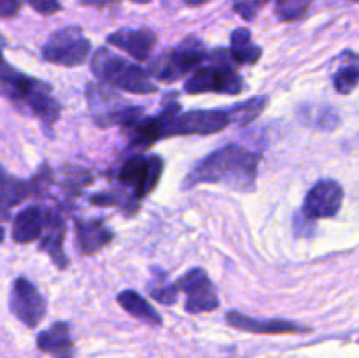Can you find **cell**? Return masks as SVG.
Wrapping results in <instances>:
<instances>
[{
	"label": "cell",
	"mask_w": 359,
	"mask_h": 358,
	"mask_svg": "<svg viewBox=\"0 0 359 358\" xmlns=\"http://www.w3.org/2000/svg\"><path fill=\"white\" fill-rule=\"evenodd\" d=\"M259 160V153L249 151L238 144H228L196 161L195 167L186 175L182 188L188 190L202 183H210L223 185L235 192H255Z\"/></svg>",
	"instance_id": "cell-1"
},
{
	"label": "cell",
	"mask_w": 359,
	"mask_h": 358,
	"mask_svg": "<svg viewBox=\"0 0 359 358\" xmlns=\"http://www.w3.org/2000/svg\"><path fill=\"white\" fill-rule=\"evenodd\" d=\"M4 97L9 98L18 111H25L27 114L37 118L46 128H51L60 118V102L53 97V88L46 81L25 76L23 72L4 62L2 76Z\"/></svg>",
	"instance_id": "cell-2"
},
{
	"label": "cell",
	"mask_w": 359,
	"mask_h": 358,
	"mask_svg": "<svg viewBox=\"0 0 359 358\" xmlns=\"http://www.w3.org/2000/svg\"><path fill=\"white\" fill-rule=\"evenodd\" d=\"M170 93L163 100L161 111L158 116L165 126V137L175 135H210L226 128L233 121L230 107L221 109H193V111L181 112V105L177 104Z\"/></svg>",
	"instance_id": "cell-3"
},
{
	"label": "cell",
	"mask_w": 359,
	"mask_h": 358,
	"mask_svg": "<svg viewBox=\"0 0 359 358\" xmlns=\"http://www.w3.org/2000/svg\"><path fill=\"white\" fill-rule=\"evenodd\" d=\"M91 72L100 83L135 95L156 93L158 86L142 67L118 56L107 48H98L91 58Z\"/></svg>",
	"instance_id": "cell-4"
},
{
	"label": "cell",
	"mask_w": 359,
	"mask_h": 358,
	"mask_svg": "<svg viewBox=\"0 0 359 358\" xmlns=\"http://www.w3.org/2000/svg\"><path fill=\"white\" fill-rule=\"evenodd\" d=\"M228 58H231V55H226V51H223V49H216L212 53L210 65L196 69L193 76L186 81V93L241 95L242 90H244V83H242V77L230 65Z\"/></svg>",
	"instance_id": "cell-5"
},
{
	"label": "cell",
	"mask_w": 359,
	"mask_h": 358,
	"mask_svg": "<svg viewBox=\"0 0 359 358\" xmlns=\"http://www.w3.org/2000/svg\"><path fill=\"white\" fill-rule=\"evenodd\" d=\"M86 100L93 123L100 128L125 126L144 116V109L132 105L121 95L114 93L100 83H90L86 88Z\"/></svg>",
	"instance_id": "cell-6"
},
{
	"label": "cell",
	"mask_w": 359,
	"mask_h": 358,
	"mask_svg": "<svg viewBox=\"0 0 359 358\" xmlns=\"http://www.w3.org/2000/svg\"><path fill=\"white\" fill-rule=\"evenodd\" d=\"M207 58L205 46L196 37H188L175 48L163 51L149 63L147 72L151 77L163 83H174L181 77L188 76L191 70L200 69L203 60Z\"/></svg>",
	"instance_id": "cell-7"
},
{
	"label": "cell",
	"mask_w": 359,
	"mask_h": 358,
	"mask_svg": "<svg viewBox=\"0 0 359 358\" xmlns=\"http://www.w3.org/2000/svg\"><path fill=\"white\" fill-rule=\"evenodd\" d=\"M91 51V42L79 27H65L49 35L42 46V58L62 67H77L84 63Z\"/></svg>",
	"instance_id": "cell-8"
},
{
	"label": "cell",
	"mask_w": 359,
	"mask_h": 358,
	"mask_svg": "<svg viewBox=\"0 0 359 358\" xmlns=\"http://www.w3.org/2000/svg\"><path fill=\"white\" fill-rule=\"evenodd\" d=\"M163 168V158L158 154H137L121 165L118 171V183L142 200L156 188Z\"/></svg>",
	"instance_id": "cell-9"
},
{
	"label": "cell",
	"mask_w": 359,
	"mask_h": 358,
	"mask_svg": "<svg viewBox=\"0 0 359 358\" xmlns=\"http://www.w3.org/2000/svg\"><path fill=\"white\" fill-rule=\"evenodd\" d=\"M177 286L186 295L184 309L189 314L214 311L219 305L214 284L203 269H191L177 281Z\"/></svg>",
	"instance_id": "cell-10"
},
{
	"label": "cell",
	"mask_w": 359,
	"mask_h": 358,
	"mask_svg": "<svg viewBox=\"0 0 359 358\" xmlns=\"http://www.w3.org/2000/svg\"><path fill=\"white\" fill-rule=\"evenodd\" d=\"M11 312L28 329H34L46 316V300L37 288L27 279L18 277L11 288Z\"/></svg>",
	"instance_id": "cell-11"
},
{
	"label": "cell",
	"mask_w": 359,
	"mask_h": 358,
	"mask_svg": "<svg viewBox=\"0 0 359 358\" xmlns=\"http://www.w3.org/2000/svg\"><path fill=\"white\" fill-rule=\"evenodd\" d=\"M344 200V188L333 179H321L307 193L304 214L309 220H325L339 214Z\"/></svg>",
	"instance_id": "cell-12"
},
{
	"label": "cell",
	"mask_w": 359,
	"mask_h": 358,
	"mask_svg": "<svg viewBox=\"0 0 359 358\" xmlns=\"http://www.w3.org/2000/svg\"><path fill=\"white\" fill-rule=\"evenodd\" d=\"M65 220H63L62 213L56 209L46 211V221L44 230H42L41 244L39 249L49 255L58 269H67L69 265V256L63 251V239H65Z\"/></svg>",
	"instance_id": "cell-13"
},
{
	"label": "cell",
	"mask_w": 359,
	"mask_h": 358,
	"mask_svg": "<svg viewBox=\"0 0 359 358\" xmlns=\"http://www.w3.org/2000/svg\"><path fill=\"white\" fill-rule=\"evenodd\" d=\"M107 42L132 58L146 62L156 46V34L149 28H121L107 37Z\"/></svg>",
	"instance_id": "cell-14"
},
{
	"label": "cell",
	"mask_w": 359,
	"mask_h": 358,
	"mask_svg": "<svg viewBox=\"0 0 359 358\" xmlns=\"http://www.w3.org/2000/svg\"><path fill=\"white\" fill-rule=\"evenodd\" d=\"M226 321L233 329L252 333H305L311 330L309 326L294 321H287V319H258L242 314L238 311L228 312Z\"/></svg>",
	"instance_id": "cell-15"
},
{
	"label": "cell",
	"mask_w": 359,
	"mask_h": 358,
	"mask_svg": "<svg viewBox=\"0 0 359 358\" xmlns=\"http://www.w3.org/2000/svg\"><path fill=\"white\" fill-rule=\"evenodd\" d=\"M114 234L102 220H76V241L81 255H93L109 244Z\"/></svg>",
	"instance_id": "cell-16"
},
{
	"label": "cell",
	"mask_w": 359,
	"mask_h": 358,
	"mask_svg": "<svg viewBox=\"0 0 359 358\" xmlns=\"http://www.w3.org/2000/svg\"><path fill=\"white\" fill-rule=\"evenodd\" d=\"M37 347L53 358H74V340L69 323L58 321L39 333Z\"/></svg>",
	"instance_id": "cell-17"
},
{
	"label": "cell",
	"mask_w": 359,
	"mask_h": 358,
	"mask_svg": "<svg viewBox=\"0 0 359 358\" xmlns=\"http://www.w3.org/2000/svg\"><path fill=\"white\" fill-rule=\"evenodd\" d=\"M132 144L139 150H147L165 137V126L160 116H140L135 121L121 126Z\"/></svg>",
	"instance_id": "cell-18"
},
{
	"label": "cell",
	"mask_w": 359,
	"mask_h": 358,
	"mask_svg": "<svg viewBox=\"0 0 359 358\" xmlns=\"http://www.w3.org/2000/svg\"><path fill=\"white\" fill-rule=\"evenodd\" d=\"M46 211L39 206H28L13 218V241L28 244L37 241L44 230Z\"/></svg>",
	"instance_id": "cell-19"
},
{
	"label": "cell",
	"mask_w": 359,
	"mask_h": 358,
	"mask_svg": "<svg viewBox=\"0 0 359 358\" xmlns=\"http://www.w3.org/2000/svg\"><path fill=\"white\" fill-rule=\"evenodd\" d=\"M359 84V55L344 51L339 56V67L333 72V86L340 95H349Z\"/></svg>",
	"instance_id": "cell-20"
},
{
	"label": "cell",
	"mask_w": 359,
	"mask_h": 358,
	"mask_svg": "<svg viewBox=\"0 0 359 358\" xmlns=\"http://www.w3.org/2000/svg\"><path fill=\"white\" fill-rule=\"evenodd\" d=\"M230 55L238 65H255L262 58V48L252 42L251 32L248 28H237L231 32Z\"/></svg>",
	"instance_id": "cell-21"
},
{
	"label": "cell",
	"mask_w": 359,
	"mask_h": 358,
	"mask_svg": "<svg viewBox=\"0 0 359 358\" xmlns=\"http://www.w3.org/2000/svg\"><path fill=\"white\" fill-rule=\"evenodd\" d=\"M118 302L128 314L151 326L161 325V316L149 302L140 297L135 290H125L118 295Z\"/></svg>",
	"instance_id": "cell-22"
},
{
	"label": "cell",
	"mask_w": 359,
	"mask_h": 358,
	"mask_svg": "<svg viewBox=\"0 0 359 358\" xmlns=\"http://www.w3.org/2000/svg\"><path fill=\"white\" fill-rule=\"evenodd\" d=\"M90 202L93 206L100 207H116V209L121 211L125 216H133V214L139 213L140 209V199H137L130 190L126 188H116L109 190V192L97 193V195L90 197Z\"/></svg>",
	"instance_id": "cell-23"
},
{
	"label": "cell",
	"mask_w": 359,
	"mask_h": 358,
	"mask_svg": "<svg viewBox=\"0 0 359 358\" xmlns=\"http://www.w3.org/2000/svg\"><path fill=\"white\" fill-rule=\"evenodd\" d=\"M30 195H34V190H32L30 181H23V179L13 178V175L6 174L4 172V181H2V211L4 218H7V211L13 206L23 202L25 199H28Z\"/></svg>",
	"instance_id": "cell-24"
},
{
	"label": "cell",
	"mask_w": 359,
	"mask_h": 358,
	"mask_svg": "<svg viewBox=\"0 0 359 358\" xmlns=\"http://www.w3.org/2000/svg\"><path fill=\"white\" fill-rule=\"evenodd\" d=\"M300 118L318 130H335L340 125V116L330 105H307L300 111Z\"/></svg>",
	"instance_id": "cell-25"
},
{
	"label": "cell",
	"mask_w": 359,
	"mask_h": 358,
	"mask_svg": "<svg viewBox=\"0 0 359 358\" xmlns=\"http://www.w3.org/2000/svg\"><path fill=\"white\" fill-rule=\"evenodd\" d=\"M266 104H269L266 97H255L237 105H231L230 109L231 114H233V121L238 123V125H248V123H251L252 119L262 114Z\"/></svg>",
	"instance_id": "cell-26"
},
{
	"label": "cell",
	"mask_w": 359,
	"mask_h": 358,
	"mask_svg": "<svg viewBox=\"0 0 359 358\" xmlns=\"http://www.w3.org/2000/svg\"><path fill=\"white\" fill-rule=\"evenodd\" d=\"M312 0H277L276 13L280 21L300 20L311 7Z\"/></svg>",
	"instance_id": "cell-27"
},
{
	"label": "cell",
	"mask_w": 359,
	"mask_h": 358,
	"mask_svg": "<svg viewBox=\"0 0 359 358\" xmlns=\"http://www.w3.org/2000/svg\"><path fill=\"white\" fill-rule=\"evenodd\" d=\"M179 286L177 283L170 284L165 281V277H156V283L149 284V295L154 298V300L161 302V304H174L177 300V295H179Z\"/></svg>",
	"instance_id": "cell-28"
},
{
	"label": "cell",
	"mask_w": 359,
	"mask_h": 358,
	"mask_svg": "<svg viewBox=\"0 0 359 358\" xmlns=\"http://www.w3.org/2000/svg\"><path fill=\"white\" fill-rule=\"evenodd\" d=\"M270 0H233V11L245 21H252Z\"/></svg>",
	"instance_id": "cell-29"
},
{
	"label": "cell",
	"mask_w": 359,
	"mask_h": 358,
	"mask_svg": "<svg viewBox=\"0 0 359 358\" xmlns=\"http://www.w3.org/2000/svg\"><path fill=\"white\" fill-rule=\"evenodd\" d=\"M27 2L32 9L37 11L42 16H49V14H55L62 9L60 0H27Z\"/></svg>",
	"instance_id": "cell-30"
},
{
	"label": "cell",
	"mask_w": 359,
	"mask_h": 358,
	"mask_svg": "<svg viewBox=\"0 0 359 358\" xmlns=\"http://www.w3.org/2000/svg\"><path fill=\"white\" fill-rule=\"evenodd\" d=\"M21 7V0H0V16L11 18L18 14Z\"/></svg>",
	"instance_id": "cell-31"
},
{
	"label": "cell",
	"mask_w": 359,
	"mask_h": 358,
	"mask_svg": "<svg viewBox=\"0 0 359 358\" xmlns=\"http://www.w3.org/2000/svg\"><path fill=\"white\" fill-rule=\"evenodd\" d=\"M79 2L84 4V6H91V7H105L118 2V0H79Z\"/></svg>",
	"instance_id": "cell-32"
},
{
	"label": "cell",
	"mask_w": 359,
	"mask_h": 358,
	"mask_svg": "<svg viewBox=\"0 0 359 358\" xmlns=\"http://www.w3.org/2000/svg\"><path fill=\"white\" fill-rule=\"evenodd\" d=\"M182 2L189 7H200V6H203V4L209 2V0H182Z\"/></svg>",
	"instance_id": "cell-33"
},
{
	"label": "cell",
	"mask_w": 359,
	"mask_h": 358,
	"mask_svg": "<svg viewBox=\"0 0 359 358\" xmlns=\"http://www.w3.org/2000/svg\"><path fill=\"white\" fill-rule=\"evenodd\" d=\"M132 2H135V4H147V2H151V0H132Z\"/></svg>",
	"instance_id": "cell-34"
},
{
	"label": "cell",
	"mask_w": 359,
	"mask_h": 358,
	"mask_svg": "<svg viewBox=\"0 0 359 358\" xmlns=\"http://www.w3.org/2000/svg\"><path fill=\"white\" fill-rule=\"evenodd\" d=\"M353 2H359V0H353Z\"/></svg>",
	"instance_id": "cell-35"
}]
</instances>
